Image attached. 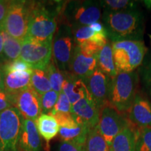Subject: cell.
Returning <instances> with one entry per match:
<instances>
[{
    "mask_svg": "<svg viewBox=\"0 0 151 151\" xmlns=\"http://www.w3.org/2000/svg\"><path fill=\"white\" fill-rule=\"evenodd\" d=\"M52 38L38 41L26 37L22 41L20 59L33 69H45L51 60Z\"/></svg>",
    "mask_w": 151,
    "mask_h": 151,
    "instance_id": "9c48e42d",
    "label": "cell"
},
{
    "mask_svg": "<svg viewBox=\"0 0 151 151\" xmlns=\"http://www.w3.org/2000/svg\"><path fill=\"white\" fill-rule=\"evenodd\" d=\"M84 151H111V147L101 134L97 126L88 131Z\"/></svg>",
    "mask_w": 151,
    "mask_h": 151,
    "instance_id": "d4e9b609",
    "label": "cell"
},
{
    "mask_svg": "<svg viewBox=\"0 0 151 151\" xmlns=\"http://www.w3.org/2000/svg\"><path fill=\"white\" fill-rule=\"evenodd\" d=\"M144 2V4L148 8V9H150L151 10V1H143Z\"/></svg>",
    "mask_w": 151,
    "mask_h": 151,
    "instance_id": "f35d334b",
    "label": "cell"
},
{
    "mask_svg": "<svg viewBox=\"0 0 151 151\" xmlns=\"http://www.w3.org/2000/svg\"><path fill=\"white\" fill-rule=\"evenodd\" d=\"M127 114V118L135 127H151V104L139 94H137Z\"/></svg>",
    "mask_w": 151,
    "mask_h": 151,
    "instance_id": "9a60e30c",
    "label": "cell"
},
{
    "mask_svg": "<svg viewBox=\"0 0 151 151\" xmlns=\"http://www.w3.org/2000/svg\"><path fill=\"white\" fill-rule=\"evenodd\" d=\"M1 34L3 36L4 55L6 62H12L19 59L21 52L22 41L12 37L3 29H1Z\"/></svg>",
    "mask_w": 151,
    "mask_h": 151,
    "instance_id": "cb8c5ba5",
    "label": "cell"
},
{
    "mask_svg": "<svg viewBox=\"0 0 151 151\" xmlns=\"http://www.w3.org/2000/svg\"><path fill=\"white\" fill-rule=\"evenodd\" d=\"M31 88L40 96L51 90L48 74L45 69H33L31 75Z\"/></svg>",
    "mask_w": 151,
    "mask_h": 151,
    "instance_id": "484cf974",
    "label": "cell"
},
{
    "mask_svg": "<svg viewBox=\"0 0 151 151\" xmlns=\"http://www.w3.org/2000/svg\"><path fill=\"white\" fill-rule=\"evenodd\" d=\"M97 69L111 78L117 75V70L113 60L112 46L110 41L100 48L97 56Z\"/></svg>",
    "mask_w": 151,
    "mask_h": 151,
    "instance_id": "44dd1931",
    "label": "cell"
},
{
    "mask_svg": "<svg viewBox=\"0 0 151 151\" xmlns=\"http://www.w3.org/2000/svg\"><path fill=\"white\" fill-rule=\"evenodd\" d=\"M138 76L134 71L118 72L111 79L108 104L119 113L127 114L137 95Z\"/></svg>",
    "mask_w": 151,
    "mask_h": 151,
    "instance_id": "7a4b0ae2",
    "label": "cell"
},
{
    "mask_svg": "<svg viewBox=\"0 0 151 151\" xmlns=\"http://www.w3.org/2000/svg\"><path fill=\"white\" fill-rule=\"evenodd\" d=\"M97 54L75 45L69 66V72L83 81L91 76L97 67Z\"/></svg>",
    "mask_w": 151,
    "mask_h": 151,
    "instance_id": "7c38bea8",
    "label": "cell"
},
{
    "mask_svg": "<svg viewBox=\"0 0 151 151\" xmlns=\"http://www.w3.org/2000/svg\"><path fill=\"white\" fill-rule=\"evenodd\" d=\"M32 73L28 71L4 73V90L9 94H16L30 88Z\"/></svg>",
    "mask_w": 151,
    "mask_h": 151,
    "instance_id": "ac0fdd59",
    "label": "cell"
},
{
    "mask_svg": "<svg viewBox=\"0 0 151 151\" xmlns=\"http://www.w3.org/2000/svg\"><path fill=\"white\" fill-rule=\"evenodd\" d=\"M59 93L53 90L46 92L41 96V104L42 113L49 114L53 109L58 101Z\"/></svg>",
    "mask_w": 151,
    "mask_h": 151,
    "instance_id": "f546056e",
    "label": "cell"
},
{
    "mask_svg": "<svg viewBox=\"0 0 151 151\" xmlns=\"http://www.w3.org/2000/svg\"><path fill=\"white\" fill-rule=\"evenodd\" d=\"M0 90H4V71L2 66L0 65Z\"/></svg>",
    "mask_w": 151,
    "mask_h": 151,
    "instance_id": "74e56055",
    "label": "cell"
},
{
    "mask_svg": "<svg viewBox=\"0 0 151 151\" xmlns=\"http://www.w3.org/2000/svg\"><path fill=\"white\" fill-rule=\"evenodd\" d=\"M136 129L137 127L132 122L124 127L113 139L111 151H135Z\"/></svg>",
    "mask_w": 151,
    "mask_h": 151,
    "instance_id": "ffe728a7",
    "label": "cell"
},
{
    "mask_svg": "<svg viewBox=\"0 0 151 151\" xmlns=\"http://www.w3.org/2000/svg\"><path fill=\"white\" fill-rule=\"evenodd\" d=\"M10 94L13 106L18 109L24 119L35 121L42 114L41 96L31 87Z\"/></svg>",
    "mask_w": 151,
    "mask_h": 151,
    "instance_id": "8fae6325",
    "label": "cell"
},
{
    "mask_svg": "<svg viewBox=\"0 0 151 151\" xmlns=\"http://www.w3.org/2000/svg\"><path fill=\"white\" fill-rule=\"evenodd\" d=\"M101 6L100 2L94 1H70L63 6L60 16L65 23L72 31L84 26H89L97 22L101 17Z\"/></svg>",
    "mask_w": 151,
    "mask_h": 151,
    "instance_id": "3957f363",
    "label": "cell"
},
{
    "mask_svg": "<svg viewBox=\"0 0 151 151\" xmlns=\"http://www.w3.org/2000/svg\"><path fill=\"white\" fill-rule=\"evenodd\" d=\"M20 151H40L41 138L35 122L24 119L18 143Z\"/></svg>",
    "mask_w": 151,
    "mask_h": 151,
    "instance_id": "2e32d148",
    "label": "cell"
},
{
    "mask_svg": "<svg viewBox=\"0 0 151 151\" xmlns=\"http://www.w3.org/2000/svg\"><path fill=\"white\" fill-rule=\"evenodd\" d=\"M35 124L39 134L44 139L47 144L59 133V124L51 115L42 113L35 120Z\"/></svg>",
    "mask_w": 151,
    "mask_h": 151,
    "instance_id": "7402d4cb",
    "label": "cell"
},
{
    "mask_svg": "<svg viewBox=\"0 0 151 151\" xmlns=\"http://www.w3.org/2000/svg\"><path fill=\"white\" fill-rule=\"evenodd\" d=\"M13 106L11 95L4 90H0V113Z\"/></svg>",
    "mask_w": 151,
    "mask_h": 151,
    "instance_id": "d6a6232c",
    "label": "cell"
},
{
    "mask_svg": "<svg viewBox=\"0 0 151 151\" xmlns=\"http://www.w3.org/2000/svg\"><path fill=\"white\" fill-rule=\"evenodd\" d=\"M111 78L96 69L91 76L83 80L94 102L101 109L108 104V96Z\"/></svg>",
    "mask_w": 151,
    "mask_h": 151,
    "instance_id": "5bb4252c",
    "label": "cell"
},
{
    "mask_svg": "<svg viewBox=\"0 0 151 151\" xmlns=\"http://www.w3.org/2000/svg\"><path fill=\"white\" fill-rule=\"evenodd\" d=\"M130 123L131 122L125 115L119 113L109 104L100 109L97 127L110 147L114 138Z\"/></svg>",
    "mask_w": 151,
    "mask_h": 151,
    "instance_id": "30bf717a",
    "label": "cell"
},
{
    "mask_svg": "<svg viewBox=\"0 0 151 151\" xmlns=\"http://www.w3.org/2000/svg\"><path fill=\"white\" fill-rule=\"evenodd\" d=\"M135 151H151V127H137Z\"/></svg>",
    "mask_w": 151,
    "mask_h": 151,
    "instance_id": "83f0119b",
    "label": "cell"
},
{
    "mask_svg": "<svg viewBox=\"0 0 151 151\" xmlns=\"http://www.w3.org/2000/svg\"><path fill=\"white\" fill-rule=\"evenodd\" d=\"M73 37L76 45H81L84 43H96L103 46L108 42L106 32L99 33L94 31L90 26H84L73 30Z\"/></svg>",
    "mask_w": 151,
    "mask_h": 151,
    "instance_id": "603a6c76",
    "label": "cell"
},
{
    "mask_svg": "<svg viewBox=\"0 0 151 151\" xmlns=\"http://www.w3.org/2000/svg\"><path fill=\"white\" fill-rule=\"evenodd\" d=\"M149 37H150V39H151V35H149Z\"/></svg>",
    "mask_w": 151,
    "mask_h": 151,
    "instance_id": "ab89813d",
    "label": "cell"
},
{
    "mask_svg": "<svg viewBox=\"0 0 151 151\" xmlns=\"http://www.w3.org/2000/svg\"><path fill=\"white\" fill-rule=\"evenodd\" d=\"M89 128L77 123L73 120L67 124L60 127L59 135L63 141H72L81 146H85Z\"/></svg>",
    "mask_w": 151,
    "mask_h": 151,
    "instance_id": "d6986e66",
    "label": "cell"
},
{
    "mask_svg": "<svg viewBox=\"0 0 151 151\" xmlns=\"http://www.w3.org/2000/svg\"><path fill=\"white\" fill-rule=\"evenodd\" d=\"M71 113L77 123L86 126L89 129L95 127L99 123L100 109L91 96L83 98L71 105Z\"/></svg>",
    "mask_w": 151,
    "mask_h": 151,
    "instance_id": "4fadbf2b",
    "label": "cell"
},
{
    "mask_svg": "<svg viewBox=\"0 0 151 151\" xmlns=\"http://www.w3.org/2000/svg\"><path fill=\"white\" fill-rule=\"evenodd\" d=\"M6 63V60L4 55V40L1 34V29L0 27V65L3 66Z\"/></svg>",
    "mask_w": 151,
    "mask_h": 151,
    "instance_id": "8d00e7d4",
    "label": "cell"
},
{
    "mask_svg": "<svg viewBox=\"0 0 151 151\" xmlns=\"http://www.w3.org/2000/svg\"><path fill=\"white\" fill-rule=\"evenodd\" d=\"M143 79L146 86L151 94V61L148 65L145 67L143 73Z\"/></svg>",
    "mask_w": 151,
    "mask_h": 151,
    "instance_id": "d590c367",
    "label": "cell"
},
{
    "mask_svg": "<svg viewBox=\"0 0 151 151\" xmlns=\"http://www.w3.org/2000/svg\"><path fill=\"white\" fill-rule=\"evenodd\" d=\"M71 104L68 97L63 92H61L59 94L58 101L55 105L53 109L49 114L55 113H71Z\"/></svg>",
    "mask_w": 151,
    "mask_h": 151,
    "instance_id": "1f68e13d",
    "label": "cell"
},
{
    "mask_svg": "<svg viewBox=\"0 0 151 151\" xmlns=\"http://www.w3.org/2000/svg\"><path fill=\"white\" fill-rule=\"evenodd\" d=\"M11 1H4L0 0V26L3 23L5 17L8 12L9 6L11 4Z\"/></svg>",
    "mask_w": 151,
    "mask_h": 151,
    "instance_id": "e575fe53",
    "label": "cell"
},
{
    "mask_svg": "<svg viewBox=\"0 0 151 151\" xmlns=\"http://www.w3.org/2000/svg\"><path fill=\"white\" fill-rule=\"evenodd\" d=\"M2 69L4 73H12L18 72V71L32 72L33 71L32 68L20 58L14 61L6 62L2 66Z\"/></svg>",
    "mask_w": 151,
    "mask_h": 151,
    "instance_id": "4dcf8cb0",
    "label": "cell"
},
{
    "mask_svg": "<svg viewBox=\"0 0 151 151\" xmlns=\"http://www.w3.org/2000/svg\"><path fill=\"white\" fill-rule=\"evenodd\" d=\"M103 25L111 42L123 40L141 41L143 33L142 15L136 9L104 11Z\"/></svg>",
    "mask_w": 151,
    "mask_h": 151,
    "instance_id": "6da1fadb",
    "label": "cell"
},
{
    "mask_svg": "<svg viewBox=\"0 0 151 151\" xmlns=\"http://www.w3.org/2000/svg\"><path fill=\"white\" fill-rule=\"evenodd\" d=\"M101 7L106 11H120L137 9V3L128 0H104L100 1Z\"/></svg>",
    "mask_w": 151,
    "mask_h": 151,
    "instance_id": "f1b7e54d",
    "label": "cell"
},
{
    "mask_svg": "<svg viewBox=\"0 0 151 151\" xmlns=\"http://www.w3.org/2000/svg\"><path fill=\"white\" fill-rule=\"evenodd\" d=\"M75 45L71 28L67 24L62 23L57 30L52 46V59L62 72L69 71Z\"/></svg>",
    "mask_w": 151,
    "mask_h": 151,
    "instance_id": "ba28073f",
    "label": "cell"
},
{
    "mask_svg": "<svg viewBox=\"0 0 151 151\" xmlns=\"http://www.w3.org/2000/svg\"><path fill=\"white\" fill-rule=\"evenodd\" d=\"M63 74L65 80L62 85V92L68 97L71 105L75 104L83 98L91 96L82 79L69 71L63 72Z\"/></svg>",
    "mask_w": 151,
    "mask_h": 151,
    "instance_id": "e0dca14e",
    "label": "cell"
},
{
    "mask_svg": "<svg viewBox=\"0 0 151 151\" xmlns=\"http://www.w3.org/2000/svg\"><path fill=\"white\" fill-rule=\"evenodd\" d=\"M22 115L14 106L0 113V150L16 151L22 125Z\"/></svg>",
    "mask_w": 151,
    "mask_h": 151,
    "instance_id": "8992f818",
    "label": "cell"
},
{
    "mask_svg": "<svg viewBox=\"0 0 151 151\" xmlns=\"http://www.w3.org/2000/svg\"><path fill=\"white\" fill-rule=\"evenodd\" d=\"M58 11L46 9L41 3H30V13L27 37L38 41L53 37L55 32Z\"/></svg>",
    "mask_w": 151,
    "mask_h": 151,
    "instance_id": "5b68a950",
    "label": "cell"
},
{
    "mask_svg": "<svg viewBox=\"0 0 151 151\" xmlns=\"http://www.w3.org/2000/svg\"><path fill=\"white\" fill-rule=\"evenodd\" d=\"M30 13V3L26 1H11L2 24L6 32L22 41L27 37Z\"/></svg>",
    "mask_w": 151,
    "mask_h": 151,
    "instance_id": "52a82bcc",
    "label": "cell"
},
{
    "mask_svg": "<svg viewBox=\"0 0 151 151\" xmlns=\"http://www.w3.org/2000/svg\"><path fill=\"white\" fill-rule=\"evenodd\" d=\"M117 72H132L142 63L147 48L142 41L123 40L111 43Z\"/></svg>",
    "mask_w": 151,
    "mask_h": 151,
    "instance_id": "277c9868",
    "label": "cell"
},
{
    "mask_svg": "<svg viewBox=\"0 0 151 151\" xmlns=\"http://www.w3.org/2000/svg\"><path fill=\"white\" fill-rule=\"evenodd\" d=\"M45 70L48 74L51 90L60 94L62 92V85L65 80L63 72L58 69L52 58Z\"/></svg>",
    "mask_w": 151,
    "mask_h": 151,
    "instance_id": "4316f807",
    "label": "cell"
},
{
    "mask_svg": "<svg viewBox=\"0 0 151 151\" xmlns=\"http://www.w3.org/2000/svg\"><path fill=\"white\" fill-rule=\"evenodd\" d=\"M59 151H84V146H81L72 141H62Z\"/></svg>",
    "mask_w": 151,
    "mask_h": 151,
    "instance_id": "836d02e7",
    "label": "cell"
}]
</instances>
